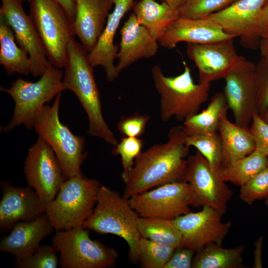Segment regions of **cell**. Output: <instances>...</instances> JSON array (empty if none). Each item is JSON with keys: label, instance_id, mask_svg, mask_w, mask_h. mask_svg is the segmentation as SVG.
<instances>
[{"label": "cell", "instance_id": "obj_1", "mask_svg": "<svg viewBox=\"0 0 268 268\" xmlns=\"http://www.w3.org/2000/svg\"><path fill=\"white\" fill-rule=\"evenodd\" d=\"M183 126L172 128L168 140L142 151L132 169L121 174L126 199L164 184L186 182L190 150Z\"/></svg>", "mask_w": 268, "mask_h": 268}, {"label": "cell", "instance_id": "obj_2", "mask_svg": "<svg viewBox=\"0 0 268 268\" xmlns=\"http://www.w3.org/2000/svg\"><path fill=\"white\" fill-rule=\"evenodd\" d=\"M63 82L76 96L89 120L88 133L115 146L118 143L106 123L102 112L99 91L88 54L74 37L70 41L64 66Z\"/></svg>", "mask_w": 268, "mask_h": 268}, {"label": "cell", "instance_id": "obj_3", "mask_svg": "<svg viewBox=\"0 0 268 268\" xmlns=\"http://www.w3.org/2000/svg\"><path fill=\"white\" fill-rule=\"evenodd\" d=\"M138 217L128 199L101 185L93 210L82 227L99 234H111L123 238L128 245L131 260L136 262L141 238L137 228Z\"/></svg>", "mask_w": 268, "mask_h": 268}, {"label": "cell", "instance_id": "obj_4", "mask_svg": "<svg viewBox=\"0 0 268 268\" xmlns=\"http://www.w3.org/2000/svg\"><path fill=\"white\" fill-rule=\"evenodd\" d=\"M183 71L175 76H167L159 65L153 66L151 75L160 96V115L164 122L174 117L183 122L199 112L207 101L211 84L194 82L190 67L184 63Z\"/></svg>", "mask_w": 268, "mask_h": 268}, {"label": "cell", "instance_id": "obj_5", "mask_svg": "<svg viewBox=\"0 0 268 268\" xmlns=\"http://www.w3.org/2000/svg\"><path fill=\"white\" fill-rule=\"evenodd\" d=\"M63 76L64 71L50 64L36 82L18 78L9 88L1 86L0 90L9 94L15 103L12 119L2 131L8 133L22 124L31 129L46 103L67 90Z\"/></svg>", "mask_w": 268, "mask_h": 268}, {"label": "cell", "instance_id": "obj_6", "mask_svg": "<svg viewBox=\"0 0 268 268\" xmlns=\"http://www.w3.org/2000/svg\"><path fill=\"white\" fill-rule=\"evenodd\" d=\"M101 184L82 176L67 179L45 213L56 231L82 226L91 214Z\"/></svg>", "mask_w": 268, "mask_h": 268}, {"label": "cell", "instance_id": "obj_7", "mask_svg": "<svg viewBox=\"0 0 268 268\" xmlns=\"http://www.w3.org/2000/svg\"><path fill=\"white\" fill-rule=\"evenodd\" d=\"M61 93L52 105H45L33 127L39 136L52 147L62 168L66 180L82 176L80 166L86 159L83 137L74 134L60 120L59 111Z\"/></svg>", "mask_w": 268, "mask_h": 268}, {"label": "cell", "instance_id": "obj_8", "mask_svg": "<svg viewBox=\"0 0 268 268\" xmlns=\"http://www.w3.org/2000/svg\"><path fill=\"white\" fill-rule=\"evenodd\" d=\"M30 15L53 66L64 67L67 48L74 37L72 21L54 0H31Z\"/></svg>", "mask_w": 268, "mask_h": 268}, {"label": "cell", "instance_id": "obj_9", "mask_svg": "<svg viewBox=\"0 0 268 268\" xmlns=\"http://www.w3.org/2000/svg\"><path fill=\"white\" fill-rule=\"evenodd\" d=\"M52 245L60 254L62 268H111L118 258L114 249L92 240L82 226L56 231Z\"/></svg>", "mask_w": 268, "mask_h": 268}, {"label": "cell", "instance_id": "obj_10", "mask_svg": "<svg viewBox=\"0 0 268 268\" xmlns=\"http://www.w3.org/2000/svg\"><path fill=\"white\" fill-rule=\"evenodd\" d=\"M24 172L28 186L35 191L46 207L66 180L55 153L40 136L29 149Z\"/></svg>", "mask_w": 268, "mask_h": 268}, {"label": "cell", "instance_id": "obj_11", "mask_svg": "<svg viewBox=\"0 0 268 268\" xmlns=\"http://www.w3.org/2000/svg\"><path fill=\"white\" fill-rule=\"evenodd\" d=\"M186 182L191 188V206H208L224 214L232 198V190L213 170L205 158L197 150L188 157Z\"/></svg>", "mask_w": 268, "mask_h": 268}, {"label": "cell", "instance_id": "obj_12", "mask_svg": "<svg viewBox=\"0 0 268 268\" xmlns=\"http://www.w3.org/2000/svg\"><path fill=\"white\" fill-rule=\"evenodd\" d=\"M128 201L139 216L173 220L191 211V188L186 182L168 183L133 196Z\"/></svg>", "mask_w": 268, "mask_h": 268}, {"label": "cell", "instance_id": "obj_13", "mask_svg": "<svg viewBox=\"0 0 268 268\" xmlns=\"http://www.w3.org/2000/svg\"><path fill=\"white\" fill-rule=\"evenodd\" d=\"M224 95L235 123L249 128L257 113L255 65L245 59L235 66L224 78Z\"/></svg>", "mask_w": 268, "mask_h": 268}, {"label": "cell", "instance_id": "obj_14", "mask_svg": "<svg viewBox=\"0 0 268 268\" xmlns=\"http://www.w3.org/2000/svg\"><path fill=\"white\" fill-rule=\"evenodd\" d=\"M222 215L203 206L200 211H190L173 220L182 235L181 246L196 253L210 243L221 245L231 226L230 222L222 221Z\"/></svg>", "mask_w": 268, "mask_h": 268}, {"label": "cell", "instance_id": "obj_15", "mask_svg": "<svg viewBox=\"0 0 268 268\" xmlns=\"http://www.w3.org/2000/svg\"><path fill=\"white\" fill-rule=\"evenodd\" d=\"M0 16L11 28L19 46L31 61V74L41 76L51 64L40 35L30 15L25 13L19 0H1Z\"/></svg>", "mask_w": 268, "mask_h": 268}, {"label": "cell", "instance_id": "obj_16", "mask_svg": "<svg viewBox=\"0 0 268 268\" xmlns=\"http://www.w3.org/2000/svg\"><path fill=\"white\" fill-rule=\"evenodd\" d=\"M234 38L207 44L187 43V54L199 71V82L211 84L224 79L229 71L245 58L236 52Z\"/></svg>", "mask_w": 268, "mask_h": 268}, {"label": "cell", "instance_id": "obj_17", "mask_svg": "<svg viewBox=\"0 0 268 268\" xmlns=\"http://www.w3.org/2000/svg\"><path fill=\"white\" fill-rule=\"evenodd\" d=\"M268 0H236L209 16L227 33L241 38L245 47L259 45L257 28L262 10Z\"/></svg>", "mask_w": 268, "mask_h": 268}, {"label": "cell", "instance_id": "obj_18", "mask_svg": "<svg viewBox=\"0 0 268 268\" xmlns=\"http://www.w3.org/2000/svg\"><path fill=\"white\" fill-rule=\"evenodd\" d=\"M0 188L2 191L0 201L1 230H10L19 221L31 220L45 213V205L35 191L29 186L17 187L9 182L2 181Z\"/></svg>", "mask_w": 268, "mask_h": 268}, {"label": "cell", "instance_id": "obj_19", "mask_svg": "<svg viewBox=\"0 0 268 268\" xmlns=\"http://www.w3.org/2000/svg\"><path fill=\"white\" fill-rule=\"evenodd\" d=\"M235 38L209 17L196 19L180 17L158 42L161 47L170 49L182 42L207 44Z\"/></svg>", "mask_w": 268, "mask_h": 268}, {"label": "cell", "instance_id": "obj_20", "mask_svg": "<svg viewBox=\"0 0 268 268\" xmlns=\"http://www.w3.org/2000/svg\"><path fill=\"white\" fill-rule=\"evenodd\" d=\"M134 2V0H114V9L108 16L105 28L95 46L88 54L91 65L93 67H102L109 81H114L119 74L114 64L118 52L114 43L115 35L122 18Z\"/></svg>", "mask_w": 268, "mask_h": 268}, {"label": "cell", "instance_id": "obj_21", "mask_svg": "<svg viewBox=\"0 0 268 268\" xmlns=\"http://www.w3.org/2000/svg\"><path fill=\"white\" fill-rule=\"evenodd\" d=\"M55 230L46 213L29 220L16 223L10 233L0 242V250L8 253L16 260L33 254L41 242Z\"/></svg>", "mask_w": 268, "mask_h": 268}, {"label": "cell", "instance_id": "obj_22", "mask_svg": "<svg viewBox=\"0 0 268 268\" xmlns=\"http://www.w3.org/2000/svg\"><path fill=\"white\" fill-rule=\"evenodd\" d=\"M121 42L116 65L119 73L132 64L143 58L154 56L159 49L158 42L131 14L120 30Z\"/></svg>", "mask_w": 268, "mask_h": 268}, {"label": "cell", "instance_id": "obj_23", "mask_svg": "<svg viewBox=\"0 0 268 268\" xmlns=\"http://www.w3.org/2000/svg\"><path fill=\"white\" fill-rule=\"evenodd\" d=\"M73 29L87 53L95 46L106 25L114 0H75Z\"/></svg>", "mask_w": 268, "mask_h": 268}, {"label": "cell", "instance_id": "obj_24", "mask_svg": "<svg viewBox=\"0 0 268 268\" xmlns=\"http://www.w3.org/2000/svg\"><path fill=\"white\" fill-rule=\"evenodd\" d=\"M132 8L138 22L157 41L180 17L179 9L164 1L159 3L154 0H140L134 2Z\"/></svg>", "mask_w": 268, "mask_h": 268}, {"label": "cell", "instance_id": "obj_25", "mask_svg": "<svg viewBox=\"0 0 268 268\" xmlns=\"http://www.w3.org/2000/svg\"><path fill=\"white\" fill-rule=\"evenodd\" d=\"M218 133L222 146L224 166L249 155L256 149L249 128L232 123L227 115L220 119Z\"/></svg>", "mask_w": 268, "mask_h": 268}, {"label": "cell", "instance_id": "obj_26", "mask_svg": "<svg viewBox=\"0 0 268 268\" xmlns=\"http://www.w3.org/2000/svg\"><path fill=\"white\" fill-rule=\"evenodd\" d=\"M11 28L0 16V63L9 75L31 74V61L28 53L16 44Z\"/></svg>", "mask_w": 268, "mask_h": 268}, {"label": "cell", "instance_id": "obj_27", "mask_svg": "<svg viewBox=\"0 0 268 268\" xmlns=\"http://www.w3.org/2000/svg\"><path fill=\"white\" fill-rule=\"evenodd\" d=\"M228 109L224 93H215L204 110L183 122V126L186 134L190 135L217 132L220 120L227 114Z\"/></svg>", "mask_w": 268, "mask_h": 268}, {"label": "cell", "instance_id": "obj_28", "mask_svg": "<svg viewBox=\"0 0 268 268\" xmlns=\"http://www.w3.org/2000/svg\"><path fill=\"white\" fill-rule=\"evenodd\" d=\"M244 246L224 248L215 243L207 244L196 252L193 261V268H239L244 266Z\"/></svg>", "mask_w": 268, "mask_h": 268}, {"label": "cell", "instance_id": "obj_29", "mask_svg": "<svg viewBox=\"0 0 268 268\" xmlns=\"http://www.w3.org/2000/svg\"><path fill=\"white\" fill-rule=\"evenodd\" d=\"M268 166V157L255 149L249 155L225 165L220 175L225 182L241 187Z\"/></svg>", "mask_w": 268, "mask_h": 268}, {"label": "cell", "instance_id": "obj_30", "mask_svg": "<svg viewBox=\"0 0 268 268\" xmlns=\"http://www.w3.org/2000/svg\"><path fill=\"white\" fill-rule=\"evenodd\" d=\"M137 228L142 237L175 248L181 245V232L172 220L139 216Z\"/></svg>", "mask_w": 268, "mask_h": 268}, {"label": "cell", "instance_id": "obj_31", "mask_svg": "<svg viewBox=\"0 0 268 268\" xmlns=\"http://www.w3.org/2000/svg\"><path fill=\"white\" fill-rule=\"evenodd\" d=\"M186 142L188 146L195 147L213 170L221 173L224 164L222 146L218 132L203 134H186Z\"/></svg>", "mask_w": 268, "mask_h": 268}, {"label": "cell", "instance_id": "obj_32", "mask_svg": "<svg viewBox=\"0 0 268 268\" xmlns=\"http://www.w3.org/2000/svg\"><path fill=\"white\" fill-rule=\"evenodd\" d=\"M175 249L141 237L138 245L137 262L144 268H164Z\"/></svg>", "mask_w": 268, "mask_h": 268}, {"label": "cell", "instance_id": "obj_33", "mask_svg": "<svg viewBox=\"0 0 268 268\" xmlns=\"http://www.w3.org/2000/svg\"><path fill=\"white\" fill-rule=\"evenodd\" d=\"M236 0H187L179 9L180 17L203 18L229 6Z\"/></svg>", "mask_w": 268, "mask_h": 268}, {"label": "cell", "instance_id": "obj_34", "mask_svg": "<svg viewBox=\"0 0 268 268\" xmlns=\"http://www.w3.org/2000/svg\"><path fill=\"white\" fill-rule=\"evenodd\" d=\"M58 251L52 245L40 246L31 255L16 260L15 267L18 268H56L60 265Z\"/></svg>", "mask_w": 268, "mask_h": 268}, {"label": "cell", "instance_id": "obj_35", "mask_svg": "<svg viewBox=\"0 0 268 268\" xmlns=\"http://www.w3.org/2000/svg\"><path fill=\"white\" fill-rule=\"evenodd\" d=\"M239 197L248 204L268 198V166L241 187Z\"/></svg>", "mask_w": 268, "mask_h": 268}, {"label": "cell", "instance_id": "obj_36", "mask_svg": "<svg viewBox=\"0 0 268 268\" xmlns=\"http://www.w3.org/2000/svg\"><path fill=\"white\" fill-rule=\"evenodd\" d=\"M143 145V141L139 137L124 136L114 146L112 153L120 156L123 173L132 169L135 159L142 152Z\"/></svg>", "mask_w": 268, "mask_h": 268}, {"label": "cell", "instance_id": "obj_37", "mask_svg": "<svg viewBox=\"0 0 268 268\" xmlns=\"http://www.w3.org/2000/svg\"><path fill=\"white\" fill-rule=\"evenodd\" d=\"M257 113L261 115L268 108V58L262 57L255 65Z\"/></svg>", "mask_w": 268, "mask_h": 268}, {"label": "cell", "instance_id": "obj_38", "mask_svg": "<svg viewBox=\"0 0 268 268\" xmlns=\"http://www.w3.org/2000/svg\"><path fill=\"white\" fill-rule=\"evenodd\" d=\"M149 119L148 115L136 112L122 117L117 128L119 133L125 137H139L144 133Z\"/></svg>", "mask_w": 268, "mask_h": 268}, {"label": "cell", "instance_id": "obj_39", "mask_svg": "<svg viewBox=\"0 0 268 268\" xmlns=\"http://www.w3.org/2000/svg\"><path fill=\"white\" fill-rule=\"evenodd\" d=\"M249 130L255 141L256 149L268 157V124L255 112Z\"/></svg>", "mask_w": 268, "mask_h": 268}, {"label": "cell", "instance_id": "obj_40", "mask_svg": "<svg viewBox=\"0 0 268 268\" xmlns=\"http://www.w3.org/2000/svg\"><path fill=\"white\" fill-rule=\"evenodd\" d=\"M195 253L184 247H177L164 268H192Z\"/></svg>", "mask_w": 268, "mask_h": 268}, {"label": "cell", "instance_id": "obj_41", "mask_svg": "<svg viewBox=\"0 0 268 268\" xmlns=\"http://www.w3.org/2000/svg\"><path fill=\"white\" fill-rule=\"evenodd\" d=\"M257 33L261 39L268 37V0L262 10L257 25Z\"/></svg>", "mask_w": 268, "mask_h": 268}, {"label": "cell", "instance_id": "obj_42", "mask_svg": "<svg viewBox=\"0 0 268 268\" xmlns=\"http://www.w3.org/2000/svg\"><path fill=\"white\" fill-rule=\"evenodd\" d=\"M64 9L69 18L73 22L76 11L75 0H54Z\"/></svg>", "mask_w": 268, "mask_h": 268}, {"label": "cell", "instance_id": "obj_43", "mask_svg": "<svg viewBox=\"0 0 268 268\" xmlns=\"http://www.w3.org/2000/svg\"><path fill=\"white\" fill-rule=\"evenodd\" d=\"M263 245V238L260 237L257 239L255 243L253 268H261L263 267L262 259Z\"/></svg>", "mask_w": 268, "mask_h": 268}, {"label": "cell", "instance_id": "obj_44", "mask_svg": "<svg viewBox=\"0 0 268 268\" xmlns=\"http://www.w3.org/2000/svg\"><path fill=\"white\" fill-rule=\"evenodd\" d=\"M259 47L262 57L268 58V37L261 39Z\"/></svg>", "mask_w": 268, "mask_h": 268}, {"label": "cell", "instance_id": "obj_45", "mask_svg": "<svg viewBox=\"0 0 268 268\" xmlns=\"http://www.w3.org/2000/svg\"><path fill=\"white\" fill-rule=\"evenodd\" d=\"M187 0H163V1L177 9H180Z\"/></svg>", "mask_w": 268, "mask_h": 268}, {"label": "cell", "instance_id": "obj_46", "mask_svg": "<svg viewBox=\"0 0 268 268\" xmlns=\"http://www.w3.org/2000/svg\"><path fill=\"white\" fill-rule=\"evenodd\" d=\"M260 115V114H259ZM262 118L268 124V108L262 114L260 115Z\"/></svg>", "mask_w": 268, "mask_h": 268}, {"label": "cell", "instance_id": "obj_47", "mask_svg": "<svg viewBox=\"0 0 268 268\" xmlns=\"http://www.w3.org/2000/svg\"><path fill=\"white\" fill-rule=\"evenodd\" d=\"M265 204L268 207V198L267 199H266Z\"/></svg>", "mask_w": 268, "mask_h": 268}, {"label": "cell", "instance_id": "obj_48", "mask_svg": "<svg viewBox=\"0 0 268 268\" xmlns=\"http://www.w3.org/2000/svg\"><path fill=\"white\" fill-rule=\"evenodd\" d=\"M20 0L21 1H27L29 2L31 1V0Z\"/></svg>", "mask_w": 268, "mask_h": 268}]
</instances>
